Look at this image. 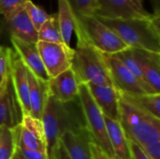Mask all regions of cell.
Here are the masks:
<instances>
[{
  "instance_id": "1",
  "label": "cell",
  "mask_w": 160,
  "mask_h": 159,
  "mask_svg": "<svg viewBox=\"0 0 160 159\" xmlns=\"http://www.w3.org/2000/svg\"><path fill=\"white\" fill-rule=\"evenodd\" d=\"M40 120L45 131L49 158L64 133L86 127L79 98L62 102L55 99L49 92Z\"/></svg>"
},
{
  "instance_id": "2",
  "label": "cell",
  "mask_w": 160,
  "mask_h": 159,
  "mask_svg": "<svg viewBox=\"0 0 160 159\" xmlns=\"http://www.w3.org/2000/svg\"><path fill=\"white\" fill-rule=\"evenodd\" d=\"M95 17L112 30L128 48L160 53V17L154 15L150 19L128 20Z\"/></svg>"
},
{
  "instance_id": "3",
  "label": "cell",
  "mask_w": 160,
  "mask_h": 159,
  "mask_svg": "<svg viewBox=\"0 0 160 159\" xmlns=\"http://www.w3.org/2000/svg\"><path fill=\"white\" fill-rule=\"evenodd\" d=\"M74 31L77 44L71 60V69L79 82L85 84L113 86L101 52L91 46L80 31L76 29Z\"/></svg>"
},
{
  "instance_id": "4",
  "label": "cell",
  "mask_w": 160,
  "mask_h": 159,
  "mask_svg": "<svg viewBox=\"0 0 160 159\" xmlns=\"http://www.w3.org/2000/svg\"><path fill=\"white\" fill-rule=\"evenodd\" d=\"M119 122L128 140L142 146L160 141V119L142 111L119 94Z\"/></svg>"
},
{
  "instance_id": "5",
  "label": "cell",
  "mask_w": 160,
  "mask_h": 159,
  "mask_svg": "<svg viewBox=\"0 0 160 159\" xmlns=\"http://www.w3.org/2000/svg\"><path fill=\"white\" fill-rule=\"evenodd\" d=\"M75 29L99 52L115 54L128 48L112 30L93 15L75 17Z\"/></svg>"
},
{
  "instance_id": "6",
  "label": "cell",
  "mask_w": 160,
  "mask_h": 159,
  "mask_svg": "<svg viewBox=\"0 0 160 159\" xmlns=\"http://www.w3.org/2000/svg\"><path fill=\"white\" fill-rule=\"evenodd\" d=\"M78 98L82 109L86 128L88 129L93 142L109 156L114 157L109 141L105 116L95 103L85 83H81Z\"/></svg>"
},
{
  "instance_id": "7",
  "label": "cell",
  "mask_w": 160,
  "mask_h": 159,
  "mask_svg": "<svg viewBox=\"0 0 160 159\" xmlns=\"http://www.w3.org/2000/svg\"><path fill=\"white\" fill-rule=\"evenodd\" d=\"M101 54L108 67L113 86L119 93L128 96L158 94L142 82L114 54L102 52Z\"/></svg>"
},
{
  "instance_id": "8",
  "label": "cell",
  "mask_w": 160,
  "mask_h": 159,
  "mask_svg": "<svg viewBox=\"0 0 160 159\" xmlns=\"http://www.w3.org/2000/svg\"><path fill=\"white\" fill-rule=\"evenodd\" d=\"M37 48L50 79H52L71 67L74 49L65 43L38 41Z\"/></svg>"
},
{
  "instance_id": "9",
  "label": "cell",
  "mask_w": 160,
  "mask_h": 159,
  "mask_svg": "<svg viewBox=\"0 0 160 159\" xmlns=\"http://www.w3.org/2000/svg\"><path fill=\"white\" fill-rule=\"evenodd\" d=\"M16 37L29 43L38 42V31L30 21L23 6L0 21V38Z\"/></svg>"
},
{
  "instance_id": "10",
  "label": "cell",
  "mask_w": 160,
  "mask_h": 159,
  "mask_svg": "<svg viewBox=\"0 0 160 159\" xmlns=\"http://www.w3.org/2000/svg\"><path fill=\"white\" fill-rule=\"evenodd\" d=\"M97 10L93 16L114 20L150 19L154 14L138 7L131 0H96Z\"/></svg>"
},
{
  "instance_id": "11",
  "label": "cell",
  "mask_w": 160,
  "mask_h": 159,
  "mask_svg": "<svg viewBox=\"0 0 160 159\" xmlns=\"http://www.w3.org/2000/svg\"><path fill=\"white\" fill-rule=\"evenodd\" d=\"M18 147L48 154L47 141L41 120L30 114L22 115L19 127Z\"/></svg>"
},
{
  "instance_id": "12",
  "label": "cell",
  "mask_w": 160,
  "mask_h": 159,
  "mask_svg": "<svg viewBox=\"0 0 160 159\" xmlns=\"http://www.w3.org/2000/svg\"><path fill=\"white\" fill-rule=\"evenodd\" d=\"M9 78L22 115L30 114L27 68L13 49L9 52Z\"/></svg>"
},
{
  "instance_id": "13",
  "label": "cell",
  "mask_w": 160,
  "mask_h": 159,
  "mask_svg": "<svg viewBox=\"0 0 160 159\" xmlns=\"http://www.w3.org/2000/svg\"><path fill=\"white\" fill-rule=\"evenodd\" d=\"M22 118V114L8 73L0 85V128H16L20 126Z\"/></svg>"
},
{
  "instance_id": "14",
  "label": "cell",
  "mask_w": 160,
  "mask_h": 159,
  "mask_svg": "<svg viewBox=\"0 0 160 159\" xmlns=\"http://www.w3.org/2000/svg\"><path fill=\"white\" fill-rule=\"evenodd\" d=\"M81 82L71 67L48 81L49 93L57 100L69 102L78 99Z\"/></svg>"
},
{
  "instance_id": "15",
  "label": "cell",
  "mask_w": 160,
  "mask_h": 159,
  "mask_svg": "<svg viewBox=\"0 0 160 159\" xmlns=\"http://www.w3.org/2000/svg\"><path fill=\"white\" fill-rule=\"evenodd\" d=\"M98 107L104 116L119 121V92L112 85L86 84Z\"/></svg>"
},
{
  "instance_id": "16",
  "label": "cell",
  "mask_w": 160,
  "mask_h": 159,
  "mask_svg": "<svg viewBox=\"0 0 160 159\" xmlns=\"http://www.w3.org/2000/svg\"><path fill=\"white\" fill-rule=\"evenodd\" d=\"M9 40L13 46V50L19 55L26 68L38 79L48 82L50 78L47 75L43 66L41 57L37 48V43L25 42L16 37H9Z\"/></svg>"
},
{
  "instance_id": "17",
  "label": "cell",
  "mask_w": 160,
  "mask_h": 159,
  "mask_svg": "<svg viewBox=\"0 0 160 159\" xmlns=\"http://www.w3.org/2000/svg\"><path fill=\"white\" fill-rule=\"evenodd\" d=\"M133 55L148 85L160 94V53L132 49Z\"/></svg>"
},
{
  "instance_id": "18",
  "label": "cell",
  "mask_w": 160,
  "mask_h": 159,
  "mask_svg": "<svg viewBox=\"0 0 160 159\" xmlns=\"http://www.w3.org/2000/svg\"><path fill=\"white\" fill-rule=\"evenodd\" d=\"M92 137L86 127L78 131H68L60 139L65 150L71 159H92L90 142Z\"/></svg>"
},
{
  "instance_id": "19",
  "label": "cell",
  "mask_w": 160,
  "mask_h": 159,
  "mask_svg": "<svg viewBox=\"0 0 160 159\" xmlns=\"http://www.w3.org/2000/svg\"><path fill=\"white\" fill-rule=\"evenodd\" d=\"M27 77L30 115L40 120L49 92L48 82L38 79L29 69H27Z\"/></svg>"
},
{
  "instance_id": "20",
  "label": "cell",
  "mask_w": 160,
  "mask_h": 159,
  "mask_svg": "<svg viewBox=\"0 0 160 159\" xmlns=\"http://www.w3.org/2000/svg\"><path fill=\"white\" fill-rule=\"evenodd\" d=\"M105 122L109 141L114 157L117 159H132L129 151L128 139L121 126V123L117 120H112L106 116Z\"/></svg>"
},
{
  "instance_id": "21",
  "label": "cell",
  "mask_w": 160,
  "mask_h": 159,
  "mask_svg": "<svg viewBox=\"0 0 160 159\" xmlns=\"http://www.w3.org/2000/svg\"><path fill=\"white\" fill-rule=\"evenodd\" d=\"M57 16L63 42L70 46V39L75 28V17L68 0H58Z\"/></svg>"
},
{
  "instance_id": "22",
  "label": "cell",
  "mask_w": 160,
  "mask_h": 159,
  "mask_svg": "<svg viewBox=\"0 0 160 159\" xmlns=\"http://www.w3.org/2000/svg\"><path fill=\"white\" fill-rule=\"evenodd\" d=\"M119 94L142 111L160 119V94H144L137 96Z\"/></svg>"
},
{
  "instance_id": "23",
  "label": "cell",
  "mask_w": 160,
  "mask_h": 159,
  "mask_svg": "<svg viewBox=\"0 0 160 159\" xmlns=\"http://www.w3.org/2000/svg\"><path fill=\"white\" fill-rule=\"evenodd\" d=\"M19 127L0 128V159L14 158L18 149Z\"/></svg>"
},
{
  "instance_id": "24",
  "label": "cell",
  "mask_w": 160,
  "mask_h": 159,
  "mask_svg": "<svg viewBox=\"0 0 160 159\" xmlns=\"http://www.w3.org/2000/svg\"><path fill=\"white\" fill-rule=\"evenodd\" d=\"M38 41L50 43H64L60 32L57 13L50 15V18L38 31Z\"/></svg>"
},
{
  "instance_id": "25",
  "label": "cell",
  "mask_w": 160,
  "mask_h": 159,
  "mask_svg": "<svg viewBox=\"0 0 160 159\" xmlns=\"http://www.w3.org/2000/svg\"><path fill=\"white\" fill-rule=\"evenodd\" d=\"M142 82H143L145 85H147V86H149L148 85V83L146 82V81H145V79H144V77H143V75H142V70H141V68H140V67H139V65H138V63H137V61H136V59H135V57H134V55H133V52H132V50H131V48H128V49H126V50H124V51H122V52H117V53H115L114 54ZM150 87V86H149ZM151 88V87H150Z\"/></svg>"
},
{
  "instance_id": "26",
  "label": "cell",
  "mask_w": 160,
  "mask_h": 159,
  "mask_svg": "<svg viewBox=\"0 0 160 159\" xmlns=\"http://www.w3.org/2000/svg\"><path fill=\"white\" fill-rule=\"evenodd\" d=\"M23 9L26 11L30 21L32 22L37 31H38L42 24L50 18V14H48L41 7L35 5L31 0L26 1L23 4Z\"/></svg>"
},
{
  "instance_id": "27",
  "label": "cell",
  "mask_w": 160,
  "mask_h": 159,
  "mask_svg": "<svg viewBox=\"0 0 160 159\" xmlns=\"http://www.w3.org/2000/svg\"><path fill=\"white\" fill-rule=\"evenodd\" d=\"M74 17L94 15L97 10L96 0H68Z\"/></svg>"
},
{
  "instance_id": "28",
  "label": "cell",
  "mask_w": 160,
  "mask_h": 159,
  "mask_svg": "<svg viewBox=\"0 0 160 159\" xmlns=\"http://www.w3.org/2000/svg\"><path fill=\"white\" fill-rule=\"evenodd\" d=\"M10 48L0 46V85L8 74Z\"/></svg>"
},
{
  "instance_id": "29",
  "label": "cell",
  "mask_w": 160,
  "mask_h": 159,
  "mask_svg": "<svg viewBox=\"0 0 160 159\" xmlns=\"http://www.w3.org/2000/svg\"><path fill=\"white\" fill-rule=\"evenodd\" d=\"M28 0H0V14L7 17L22 7Z\"/></svg>"
},
{
  "instance_id": "30",
  "label": "cell",
  "mask_w": 160,
  "mask_h": 159,
  "mask_svg": "<svg viewBox=\"0 0 160 159\" xmlns=\"http://www.w3.org/2000/svg\"><path fill=\"white\" fill-rule=\"evenodd\" d=\"M140 147L149 159H160V141L151 142Z\"/></svg>"
},
{
  "instance_id": "31",
  "label": "cell",
  "mask_w": 160,
  "mask_h": 159,
  "mask_svg": "<svg viewBox=\"0 0 160 159\" xmlns=\"http://www.w3.org/2000/svg\"><path fill=\"white\" fill-rule=\"evenodd\" d=\"M19 154L24 159H50L48 154L37 151H30L21 147H18Z\"/></svg>"
},
{
  "instance_id": "32",
  "label": "cell",
  "mask_w": 160,
  "mask_h": 159,
  "mask_svg": "<svg viewBox=\"0 0 160 159\" xmlns=\"http://www.w3.org/2000/svg\"><path fill=\"white\" fill-rule=\"evenodd\" d=\"M90 151L92 159H117L115 157H111L103 150H101L93 141L90 142Z\"/></svg>"
},
{
  "instance_id": "33",
  "label": "cell",
  "mask_w": 160,
  "mask_h": 159,
  "mask_svg": "<svg viewBox=\"0 0 160 159\" xmlns=\"http://www.w3.org/2000/svg\"><path fill=\"white\" fill-rule=\"evenodd\" d=\"M128 143H129V151H130V155H131V158L132 159H149L147 157V156L144 154V152L142 151V149L134 142L128 140Z\"/></svg>"
},
{
  "instance_id": "34",
  "label": "cell",
  "mask_w": 160,
  "mask_h": 159,
  "mask_svg": "<svg viewBox=\"0 0 160 159\" xmlns=\"http://www.w3.org/2000/svg\"><path fill=\"white\" fill-rule=\"evenodd\" d=\"M50 159H71L69 157V156L68 155L67 151L65 150L63 144L61 143V142H59L58 145L56 146V148L53 150V152L52 153V155L50 156Z\"/></svg>"
},
{
  "instance_id": "35",
  "label": "cell",
  "mask_w": 160,
  "mask_h": 159,
  "mask_svg": "<svg viewBox=\"0 0 160 159\" xmlns=\"http://www.w3.org/2000/svg\"><path fill=\"white\" fill-rule=\"evenodd\" d=\"M151 2L154 6V10H155L153 14L157 17H160V0H151Z\"/></svg>"
},
{
  "instance_id": "36",
  "label": "cell",
  "mask_w": 160,
  "mask_h": 159,
  "mask_svg": "<svg viewBox=\"0 0 160 159\" xmlns=\"http://www.w3.org/2000/svg\"><path fill=\"white\" fill-rule=\"evenodd\" d=\"M133 3H135L138 7H143V0H131Z\"/></svg>"
},
{
  "instance_id": "37",
  "label": "cell",
  "mask_w": 160,
  "mask_h": 159,
  "mask_svg": "<svg viewBox=\"0 0 160 159\" xmlns=\"http://www.w3.org/2000/svg\"><path fill=\"white\" fill-rule=\"evenodd\" d=\"M15 159H24L20 154H19V152H18V149H17V153H16V155H15Z\"/></svg>"
},
{
  "instance_id": "38",
  "label": "cell",
  "mask_w": 160,
  "mask_h": 159,
  "mask_svg": "<svg viewBox=\"0 0 160 159\" xmlns=\"http://www.w3.org/2000/svg\"><path fill=\"white\" fill-rule=\"evenodd\" d=\"M13 159H15V157H14V158H13Z\"/></svg>"
},
{
  "instance_id": "39",
  "label": "cell",
  "mask_w": 160,
  "mask_h": 159,
  "mask_svg": "<svg viewBox=\"0 0 160 159\" xmlns=\"http://www.w3.org/2000/svg\"><path fill=\"white\" fill-rule=\"evenodd\" d=\"M0 46H1V45H0Z\"/></svg>"
}]
</instances>
